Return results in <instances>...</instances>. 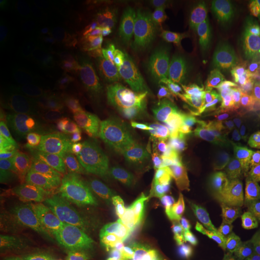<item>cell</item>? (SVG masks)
<instances>
[{
	"label": "cell",
	"instance_id": "obj_22",
	"mask_svg": "<svg viewBox=\"0 0 260 260\" xmlns=\"http://www.w3.org/2000/svg\"><path fill=\"white\" fill-rule=\"evenodd\" d=\"M254 89L256 92H260V69L259 70H255V74H254Z\"/></svg>",
	"mask_w": 260,
	"mask_h": 260
},
{
	"label": "cell",
	"instance_id": "obj_18",
	"mask_svg": "<svg viewBox=\"0 0 260 260\" xmlns=\"http://www.w3.org/2000/svg\"><path fill=\"white\" fill-rule=\"evenodd\" d=\"M254 74L255 70L249 67H243L239 73L230 77L226 82H224L222 86H219V90H230V92H235V90H246L254 88Z\"/></svg>",
	"mask_w": 260,
	"mask_h": 260
},
{
	"label": "cell",
	"instance_id": "obj_9",
	"mask_svg": "<svg viewBox=\"0 0 260 260\" xmlns=\"http://www.w3.org/2000/svg\"><path fill=\"white\" fill-rule=\"evenodd\" d=\"M186 200L183 193L167 184H160L146 200L144 211L149 222H162L178 205Z\"/></svg>",
	"mask_w": 260,
	"mask_h": 260
},
{
	"label": "cell",
	"instance_id": "obj_12",
	"mask_svg": "<svg viewBox=\"0 0 260 260\" xmlns=\"http://www.w3.org/2000/svg\"><path fill=\"white\" fill-rule=\"evenodd\" d=\"M242 164L249 187L260 198V144L258 141L243 146Z\"/></svg>",
	"mask_w": 260,
	"mask_h": 260
},
{
	"label": "cell",
	"instance_id": "obj_6",
	"mask_svg": "<svg viewBox=\"0 0 260 260\" xmlns=\"http://www.w3.org/2000/svg\"><path fill=\"white\" fill-rule=\"evenodd\" d=\"M17 260H83L73 246L47 234H34L19 248Z\"/></svg>",
	"mask_w": 260,
	"mask_h": 260
},
{
	"label": "cell",
	"instance_id": "obj_2",
	"mask_svg": "<svg viewBox=\"0 0 260 260\" xmlns=\"http://www.w3.org/2000/svg\"><path fill=\"white\" fill-rule=\"evenodd\" d=\"M130 90L140 103L160 105L170 116H186L191 109V99L186 90L168 82L153 69L136 70L130 77Z\"/></svg>",
	"mask_w": 260,
	"mask_h": 260
},
{
	"label": "cell",
	"instance_id": "obj_17",
	"mask_svg": "<svg viewBox=\"0 0 260 260\" xmlns=\"http://www.w3.org/2000/svg\"><path fill=\"white\" fill-rule=\"evenodd\" d=\"M161 260H200L197 249L180 241L169 242L162 247Z\"/></svg>",
	"mask_w": 260,
	"mask_h": 260
},
{
	"label": "cell",
	"instance_id": "obj_3",
	"mask_svg": "<svg viewBox=\"0 0 260 260\" xmlns=\"http://www.w3.org/2000/svg\"><path fill=\"white\" fill-rule=\"evenodd\" d=\"M258 95L254 88L246 90H219L210 93L207 102V123L218 130L254 121Z\"/></svg>",
	"mask_w": 260,
	"mask_h": 260
},
{
	"label": "cell",
	"instance_id": "obj_16",
	"mask_svg": "<svg viewBox=\"0 0 260 260\" xmlns=\"http://www.w3.org/2000/svg\"><path fill=\"white\" fill-rule=\"evenodd\" d=\"M18 73L15 65L3 61L0 67V102L3 105L8 104L17 89Z\"/></svg>",
	"mask_w": 260,
	"mask_h": 260
},
{
	"label": "cell",
	"instance_id": "obj_7",
	"mask_svg": "<svg viewBox=\"0 0 260 260\" xmlns=\"http://www.w3.org/2000/svg\"><path fill=\"white\" fill-rule=\"evenodd\" d=\"M96 260H160L152 247L136 237H117L103 243Z\"/></svg>",
	"mask_w": 260,
	"mask_h": 260
},
{
	"label": "cell",
	"instance_id": "obj_14",
	"mask_svg": "<svg viewBox=\"0 0 260 260\" xmlns=\"http://www.w3.org/2000/svg\"><path fill=\"white\" fill-rule=\"evenodd\" d=\"M245 67V60L241 57V54L237 53L229 57L222 63H219L212 70L210 75L209 82H207V88L210 90H214L222 86L224 82H226L230 77L239 73L242 68Z\"/></svg>",
	"mask_w": 260,
	"mask_h": 260
},
{
	"label": "cell",
	"instance_id": "obj_10",
	"mask_svg": "<svg viewBox=\"0 0 260 260\" xmlns=\"http://www.w3.org/2000/svg\"><path fill=\"white\" fill-rule=\"evenodd\" d=\"M38 195L44 199L45 203H52L56 205H73L75 201L80 199V193L73 183L67 182L61 178L45 177L40 180L35 186Z\"/></svg>",
	"mask_w": 260,
	"mask_h": 260
},
{
	"label": "cell",
	"instance_id": "obj_5",
	"mask_svg": "<svg viewBox=\"0 0 260 260\" xmlns=\"http://www.w3.org/2000/svg\"><path fill=\"white\" fill-rule=\"evenodd\" d=\"M83 141L112 165L129 164L133 159L132 144L128 140L103 125L87 126L84 129Z\"/></svg>",
	"mask_w": 260,
	"mask_h": 260
},
{
	"label": "cell",
	"instance_id": "obj_8",
	"mask_svg": "<svg viewBox=\"0 0 260 260\" xmlns=\"http://www.w3.org/2000/svg\"><path fill=\"white\" fill-rule=\"evenodd\" d=\"M152 168L162 178L180 180V178H195L199 176L201 162L194 157H180V155L155 152L152 158Z\"/></svg>",
	"mask_w": 260,
	"mask_h": 260
},
{
	"label": "cell",
	"instance_id": "obj_15",
	"mask_svg": "<svg viewBox=\"0 0 260 260\" xmlns=\"http://www.w3.org/2000/svg\"><path fill=\"white\" fill-rule=\"evenodd\" d=\"M219 132L223 139L233 142V144L245 146L258 141L255 133V121L228 126V128L220 129Z\"/></svg>",
	"mask_w": 260,
	"mask_h": 260
},
{
	"label": "cell",
	"instance_id": "obj_13",
	"mask_svg": "<svg viewBox=\"0 0 260 260\" xmlns=\"http://www.w3.org/2000/svg\"><path fill=\"white\" fill-rule=\"evenodd\" d=\"M149 142L157 152L176 154L180 157H193V153H190L183 142L167 130H155L149 136Z\"/></svg>",
	"mask_w": 260,
	"mask_h": 260
},
{
	"label": "cell",
	"instance_id": "obj_1",
	"mask_svg": "<svg viewBox=\"0 0 260 260\" xmlns=\"http://www.w3.org/2000/svg\"><path fill=\"white\" fill-rule=\"evenodd\" d=\"M200 162L201 199L212 218L234 236L249 235L255 228L256 216L232 160L222 151L207 149Z\"/></svg>",
	"mask_w": 260,
	"mask_h": 260
},
{
	"label": "cell",
	"instance_id": "obj_19",
	"mask_svg": "<svg viewBox=\"0 0 260 260\" xmlns=\"http://www.w3.org/2000/svg\"><path fill=\"white\" fill-rule=\"evenodd\" d=\"M111 102L117 106L130 110H134L140 105V100L132 92H121L112 94Z\"/></svg>",
	"mask_w": 260,
	"mask_h": 260
},
{
	"label": "cell",
	"instance_id": "obj_20",
	"mask_svg": "<svg viewBox=\"0 0 260 260\" xmlns=\"http://www.w3.org/2000/svg\"><path fill=\"white\" fill-rule=\"evenodd\" d=\"M122 79V71L118 69H110L106 70L103 74V82L107 86H113V84L119 83Z\"/></svg>",
	"mask_w": 260,
	"mask_h": 260
},
{
	"label": "cell",
	"instance_id": "obj_4",
	"mask_svg": "<svg viewBox=\"0 0 260 260\" xmlns=\"http://www.w3.org/2000/svg\"><path fill=\"white\" fill-rule=\"evenodd\" d=\"M52 224L64 237L84 245L104 243L111 239L109 226L103 220L84 211H61L52 218Z\"/></svg>",
	"mask_w": 260,
	"mask_h": 260
},
{
	"label": "cell",
	"instance_id": "obj_23",
	"mask_svg": "<svg viewBox=\"0 0 260 260\" xmlns=\"http://www.w3.org/2000/svg\"><path fill=\"white\" fill-rule=\"evenodd\" d=\"M255 133H256V140L260 144V121H255Z\"/></svg>",
	"mask_w": 260,
	"mask_h": 260
},
{
	"label": "cell",
	"instance_id": "obj_11",
	"mask_svg": "<svg viewBox=\"0 0 260 260\" xmlns=\"http://www.w3.org/2000/svg\"><path fill=\"white\" fill-rule=\"evenodd\" d=\"M240 54L246 67L254 70L260 69V23L249 28L240 39Z\"/></svg>",
	"mask_w": 260,
	"mask_h": 260
},
{
	"label": "cell",
	"instance_id": "obj_21",
	"mask_svg": "<svg viewBox=\"0 0 260 260\" xmlns=\"http://www.w3.org/2000/svg\"><path fill=\"white\" fill-rule=\"evenodd\" d=\"M15 4L12 2H2V15L3 17L5 16V18H8L9 16L14 15Z\"/></svg>",
	"mask_w": 260,
	"mask_h": 260
}]
</instances>
